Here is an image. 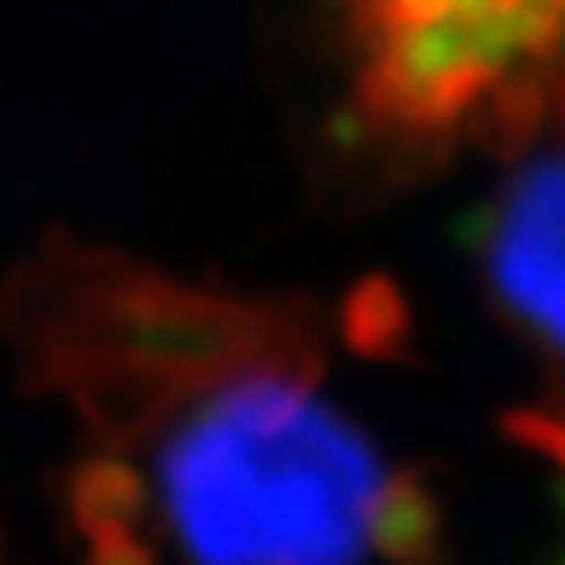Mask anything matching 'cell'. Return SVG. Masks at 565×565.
<instances>
[{"instance_id": "obj_1", "label": "cell", "mask_w": 565, "mask_h": 565, "mask_svg": "<svg viewBox=\"0 0 565 565\" xmlns=\"http://www.w3.org/2000/svg\"><path fill=\"white\" fill-rule=\"evenodd\" d=\"M76 419V565H438L444 514L334 386L307 297L184 282L52 241L0 307Z\"/></svg>"}, {"instance_id": "obj_2", "label": "cell", "mask_w": 565, "mask_h": 565, "mask_svg": "<svg viewBox=\"0 0 565 565\" xmlns=\"http://www.w3.org/2000/svg\"><path fill=\"white\" fill-rule=\"evenodd\" d=\"M344 114L401 166L565 132V0H340Z\"/></svg>"}, {"instance_id": "obj_3", "label": "cell", "mask_w": 565, "mask_h": 565, "mask_svg": "<svg viewBox=\"0 0 565 565\" xmlns=\"http://www.w3.org/2000/svg\"><path fill=\"white\" fill-rule=\"evenodd\" d=\"M494 311L565 373V141L509 174L481 222Z\"/></svg>"}]
</instances>
